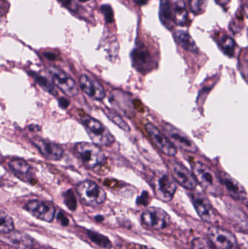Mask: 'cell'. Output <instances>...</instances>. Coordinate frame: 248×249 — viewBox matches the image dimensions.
<instances>
[{
	"label": "cell",
	"mask_w": 248,
	"mask_h": 249,
	"mask_svg": "<svg viewBox=\"0 0 248 249\" xmlns=\"http://www.w3.org/2000/svg\"><path fill=\"white\" fill-rule=\"evenodd\" d=\"M80 2H87V1H90V0H78Z\"/></svg>",
	"instance_id": "f35d334b"
},
{
	"label": "cell",
	"mask_w": 248,
	"mask_h": 249,
	"mask_svg": "<svg viewBox=\"0 0 248 249\" xmlns=\"http://www.w3.org/2000/svg\"><path fill=\"white\" fill-rule=\"evenodd\" d=\"M14 230L13 219L3 211L0 210V233L7 234Z\"/></svg>",
	"instance_id": "603a6c76"
},
{
	"label": "cell",
	"mask_w": 248,
	"mask_h": 249,
	"mask_svg": "<svg viewBox=\"0 0 248 249\" xmlns=\"http://www.w3.org/2000/svg\"><path fill=\"white\" fill-rule=\"evenodd\" d=\"M218 177L222 186L225 187L226 190L233 198L239 200H244L247 198L246 190L237 180L225 172H220Z\"/></svg>",
	"instance_id": "2e32d148"
},
{
	"label": "cell",
	"mask_w": 248,
	"mask_h": 249,
	"mask_svg": "<svg viewBox=\"0 0 248 249\" xmlns=\"http://www.w3.org/2000/svg\"><path fill=\"white\" fill-rule=\"evenodd\" d=\"M191 249H216L209 239L196 238L191 242Z\"/></svg>",
	"instance_id": "83f0119b"
},
{
	"label": "cell",
	"mask_w": 248,
	"mask_h": 249,
	"mask_svg": "<svg viewBox=\"0 0 248 249\" xmlns=\"http://www.w3.org/2000/svg\"><path fill=\"white\" fill-rule=\"evenodd\" d=\"M58 222H61V225H64V226H66V225H68V220L64 214H63L62 213H58Z\"/></svg>",
	"instance_id": "1f68e13d"
},
{
	"label": "cell",
	"mask_w": 248,
	"mask_h": 249,
	"mask_svg": "<svg viewBox=\"0 0 248 249\" xmlns=\"http://www.w3.org/2000/svg\"><path fill=\"white\" fill-rule=\"evenodd\" d=\"M208 3V0H190L189 7L194 14L199 15L205 11Z\"/></svg>",
	"instance_id": "f1b7e54d"
},
{
	"label": "cell",
	"mask_w": 248,
	"mask_h": 249,
	"mask_svg": "<svg viewBox=\"0 0 248 249\" xmlns=\"http://www.w3.org/2000/svg\"><path fill=\"white\" fill-rule=\"evenodd\" d=\"M169 1H170V3H175V2H177V1H182V0H169Z\"/></svg>",
	"instance_id": "74e56055"
},
{
	"label": "cell",
	"mask_w": 248,
	"mask_h": 249,
	"mask_svg": "<svg viewBox=\"0 0 248 249\" xmlns=\"http://www.w3.org/2000/svg\"><path fill=\"white\" fill-rule=\"evenodd\" d=\"M175 40L182 48L189 52L196 53L198 51L196 42L187 32L183 30L176 31L173 34Z\"/></svg>",
	"instance_id": "ffe728a7"
},
{
	"label": "cell",
	"mask_w": 248,
	"mask_h": 249,
	"mask_svg": "<svg viewBox=\"0 0 248 249\" xmlns=\"http://www.w3.org/2000/svg\"><path fill=\"white\" fill-rule=\"evenodd\" d=\"M77 193L81 201L86 206L96 207L104 203L106 192L92 181H84L77 186Z\"/></svg>",
	"instance_id": "277c9868"
},
{
	"label": "cell",
	"mask_w": 248,
	"mask_h": 249,
	"mask_svg": "<svg viewBox=\"0 0 248 249\" xmlns=\"http://www.w3.org/2000/svg\"><path fill=\"white\" fill-rule=\"evenodd\" d=\"M141 220L144 227L154 231L166 229L171 222L168 213L158 207H149L145 209L141 213Z\"/></svg>",
	"instance_id": "5b68a950"
},
{
	"label": "cell",
	"mask_w": 248,
	"mask_h": 249,
	"mask_svg": "<svg viewBox=\"0 0 248 249\" xmlns=\"http://www.w3.org/2000/svg\"><path fill=\"white\" fill-rule=\"evenodd\" d=\"M80 86L84 93L95 100L101 101L106 97V91L101 84L86 74L80 77Z\"/></svg>",
	"instance_id": "9a60e30c"
},
{
	"label": "cell",
	"mask_w": 248,
	"mask_h": 249,
	"mask_svg": "<svg viewBox=\"0 0 248 249\" xmlns=\"http://www.w3.org/2000/svg\"><path fill=\"white\" fill-rule=\"evenodd\" d=\"M154 184V192L160 200L164 202L172 200L177 190V184L173 177L167 174H161L156 178Z\"/></svg>",
	"instance_id": "8fae6325"
},
{
	"label": "cell",
	"mask_w": 248,
	"mask_h": 249,
	"mask_svg": "<svg viewBox=\"0 0 248 249\" xmlns=\"http://www.w3.org/2000/svg\"><path fill=\"white\" fill-rule=\"evenodd\" d=\"M162 128L164 134L175 146H178L183 150L192 153H196L198 151V146L182 130L169 123L164 122L162 124Z\"/></svg>",
	"instance_id": "8992f818"
},
{
	"label": "cell",
	"mask_w": 248,
	"mask_h": 249,
	"mask_svg": "<svg viewBox=\"0 0 248 249\" xmlns=\"http://www.w3.org/2000/svg\"><path fill=\"white\" fill-rule=\"evenodd\" d=\"M74 151L83 164L90 169L103 165L106 160V157L103 151L93 143H77L74 146Z\"/></svg>",
	"instance_id": "3957f363"
},
{
	"label": "cell",
	"mask_w": 248,
	"mask_h": 249,
	"mask_svg": "<svg viewBox=\"0 0 248 249\" xmlns=\"http://www.w3.org/2000/svg\"><path fill=\"white\" fill-rule=\"evenodd\" d=\"M147 1H148V0H135V2L140 4V5H144V4H147Z\"/></svg>",
	"instance_id": "d590c367"
},
{
	"label": "cell",
	"mask_w": 248,
	"mask_h": 249,
	"mask_svg": "<svg viewBox=\"0 0 248 249\" xmlns=\"http://www.w3.org/2000/svg\"><path fill=\"white\" fill-rule=\"evenodd\" d=\"M208 239L218 249H239L234 234L218 227H211L208 231Z\"/></svg>",
	"instance_id": "52a82bcc"
},
{
	"label": "cell",
	"mask_w": 248,
	"mask_h": 249,
	"mask_svg": "<svg viewBox=\"0 0 248 249\" xmlns=\"http://www.w3.org/2000/svg\"><path fill=\"white\" fill-rule=\"evenodd\" d=\"M220 45L224 52L230 56H233L235 51L236 44L234 39L227 35H224L220 39Z\"/></svg>",
	"instance_id": "cb8c5ba5"
},
{
	"label": "cell",
	"mask_w": 248,
	"mask_h": 249,
	"mask_svg": "<svg viewBox=\"0 0 248 249\" xmlns=\"http://www.w3.org/2000/svg\"><path fill=\"white\" fill-rule=\"evenodd\" d=\"M48 71L55 86L64 94L70 97H74L78 94V87L75 81L65 71L55 67H50Z\"/></svg>",
	"instance_id": "ba28073f"
},
{
	"label": "cell",
	"mask_w": 248,
	"mask_h": 249,
	"mask_svg": "<svg viewBox=\"0 0 248 249\" xmlns=\"http://www.w3.org/2000/svg\"><path fill=\"white\" fill-rule=\"evenodd\" d=\"M169 167L171 170L173 178L176 182L186 190H195L198 186V181L193 173L189 171L183 164L176 160H170Z\"/></svg>",
	"instance_id": "9c48e42d"
},
{
	"label": "cell",
	"mask_w": 248,
	"mask_h": 249,
	"mask_svg": "<svg viewBox=\"0 0 248 249\" xmlns=\"http://www.w3.org/2000/svg\"><path fill=\"white\" fill-rule=\"evenodd\" d=\"M87 235H88L90 239L97 245L105 249H111V247H112V243L106 237L94 232H88Z\"/></svg>",
	"instance_id": "4316f807"
},
{
	"label": "cell",
	"mask_w": 248,
	"mask_h": 249,
	"mask_svg": "<svg viewBox=\"0 0 248 249\" xmlns=\"http://www.w3.org/2000/svg\"><path fill=\"white\" fill-rule=\"evenodd\" d=\"M45 55L48 59L51 60V61H53V60L56 59L57 58L55 54L52 53H47L45 54Z\"/></svg>",
	"instance_id": "836d02e7"
},
{
	"label": "cell",
	"mask_w": 248,
	"mask_h": 249,
	"mask_svg": "<svg viewBox=\"0 0 248 249\" xmlns=\"http://www.w3.org/2000/svg\"><path fill=\"white\" fill-rule=\"evenodd\" d=\"M81 120L94 144L109 146L115 142V136L104 124L90 115H84L82 116Z\"/></svg>",
	"instance_id": "7a4b0ae2"
},
{
	"label": "cell",
	"mask_w": 248,
	"mask_h": 249,
	"mask_svg": "<svg viewBox=\"0 0 248 249\" xmlns=\"http://www.w3.org/2000/svg\"><path fill=\"white\" fill-rule=\"evenodd\" d=\"M106 112L105 114L107 115L108 118L112 121V122L116 124V125L120 127L122 130H125V131H129V130H131L129 125L121 118L119 114L116 113V112H115V111L111 109H106V112Z\"/></svg>",
	"instance_id": "d4e9b609"
},
{
	"label": "cell",
	"mask_w": 248,
	"mask_h": 249,
	"mask_svg": "<svg viewBox=\"0 0 248 249\" xmlns=\"http://www.w3.org/2000/svg\"><path fill=\"white\" fill-rule=\"evenodd\" d=\"M173 4L174 5H172V7H173V18L175 24L182 26H184L188 18V12L184 1L182 0Z\"/></svg>",
	"instance_id": "7402d4cb"
},
{
	"label": "cell",
	"mask_w": 248,
	"mask_h": 249,
	"mask_svg": "<svg viewBox=\"0 0 248 249\" xmlns=\"http://www.w3.org/2000/svg\"><path fill=\"white\" fill-rule=\"evenodd\" d=\"M9 168L21 181L29 184L34 182L33 171L26 161L20 159L13 160L9 162Z\"/></svg>",
	"instance_id": "ac0fdd59"
},
{
	"label": "cell",
	"mask_w": 248,
	"mask_h": 249,
	"mask_svg": "<svg viewBox=\"0 0 248 249\" xmlns=\"http://www.w3.org/2000/svg\"><path fill=\"white\" fill-rule=\"evenodd\" d=\"M26 210L36 219L44 222H51L55 217V208L42 200H31L26 205Z\"/></svg>",
	"instance_id": "4fadbf2b"
},
{
	"label": "cell",
	"mask_w": 248,
	"mask_h": 249,
	"mask_svg": "<svg viewBox=\"0 0 248 249\" xmlns=\"http://www.w3.org/2000/svg\"><path fill=\"white\" fill-rule=\"evenodd\" d=\"M32 77L34 79L35 81L37 83V84L39 85L40 87H42L44 90L48 91V93H50V94L55 95L57 94L56 90H55V88L54 86L47 80L45 77H42V76L39 75V74H36V73H31Z\"/></svg>",
	"instance_id": "484cf974"
},
{
	"label": "cell",
	"mask_w": 248,
	"mask_h": 249,
	"mask_svg": "<svg viewBox=\"0 0 248 249\" xmlns=\"http://www.w3.org/2000/svg\"><path fill=\"white\" fill-rule=\"evenodd\" d=\"M190 197L200 219L209 223L215 222L217 218L216 212L208 197L201 193H191Z\"/></svg>",
	"instance_id": "30bf717a"
},
{
	"label": "cell",
	"mask_w": 248,
	"mask_h": 249,
	"mask_svg": "<svg viewBox=\"0 0 248 249\" xmlns=\"http://www.w3.org/2000/svg\"><path fill=\"white\" fill-rule=\"evenodd\" d=\"M192 173L198 183L211 196H220L223 194V186L218 178L209 167L201 162H195L192 165Z\"/></svg>",
	"instance_id": "6da1fadb"
},
{
	"label": "cell",
	"mask_w": 248,
	"mask_h": 249,
	"mask_svg": "<svg viewBox=\"0 0 248 249\" xmlns=\"http://www.w3.org/2000/svg\"><path fill=\"white\" fill-rule=\"evenodd\" d=\"M100 10L101 13H103L105 17L106 23H111L114 21V13L113 10L110 5L108 4H103L100 7Z\"/></svg>",
	"instance_id": "4dcf8cb0"
},
{
	"label": "cell",
	"mask_w": 248,
	"mask_h": 249,
	"mask_svg": "<svg viewBox=\"0 0 248 249\" xmlns=\"http://www.w3.org/2000/svg\"><path fill=\"white\" fill-rule=\"evenodd\" d=\"M6 238L10 245L17 249H32L34 247L33 239L23 232L12 231L7 234Z\"/></svg>",
	"instance_id": "d6986e66"
},
{
	"label": "cell",
	"mask_w": 248,
	"mask_h": 249,
	"mask_svg": "<svg viewBox=\"0 0 248 249\" xmlns=\"http://www.w3.org/2000/svg\"><path fill=\"white\" fill-rule=\"evenodd\" d=\"M139 249H155L151 248V247H145V246H144V247H140Z\"/></svg>",
	"instance_id": "8d00e7d4"
},
{
	"label": "cell",
	"mask_w": 248,
	"mask_h": 249,
	"mask_svg": "<svg viewBox=\"0 0 248 249\" xmlns=\"http://www.w3.org/2000/svg\"><path fill=\"white\" fill-rule=\"evenodd\" d=\"M215 1L218 5L226 6L230 2L231 0H215Z\"/></svg>",
	"instance_id": "e575fe53"
},
{
	"label": "cell",
	"mask_w": 248,
	"mask_h": 249,
	"mask_svg": "<svg viewBox=\"0 0 248 249\" xmlns=\"http://www.w3.org/2000/svg\"><path fill=\"white\" fill-rule=\"evenodd\" d=\"M146 130L154 144L165 155L170 157L175 156L176 155L177 149L176 146L155 125L151 124H147L146 125Z\"/></svg>",
	"instance_id": "7c38bea8"
},
{
	"label": "cell",
	"mask_w": 248,
	"mask_h": 249,
	"mask_svg": "<svg viewBox=\"0 0 248 249\" xmlns=\"http://www.w3.org/2000/svg\"><path fill=\"white\" fill-rule=\"evenodd\" d=\"M0 249H1V247H0Z\"/></svg>",
	"instance_id": "ab89813d"
},
{
	"label": "cell",
	"mask_w": 248,
	"mask_h": 249,
	"mask_svg": "<svg viewBox=\"0 0 248 249\" xmlns=\"http://www.w3.org/2000/svg\"><path fill=\"white\" fill-rule=\"evenodd\" d=\"M64 202L68 209L74 210L77 207V200L72 190H68L64 196Z\"/></svg>",
	"instance_id": "f546056e"
},
{
	"label": "cell",
	"mask_w": 248,
	"mask_h": 249,
	"mask_svg": "<svg viewBox=\"0 0 248 249\" xmlns=\"http://www.w3.org/2000/svg\"><path fill=\"white\" fill-rule=\"evenodd\" d=\"M32 142L39 152L50 160H58L64 155L62 148L53 142L42 139H34Z\"/></svg>",
	"instance_id": "e0dca14e"
},
{
	"label": "cell",
	"mask_w": 248,
	"mask_h": 249,
	"mask_svg": "<svg viewBox=\"0 0 248 249\" xmlns=\"http://www.w3.org/2000/svg\"><path fill=\"white\" fill-rule=\"evenodd\" d=\"M132 65L137 71L149 72L153 68V61L149 50L144 45L136 47L131 53Z\"/></svg>",
	"instance_id": "5bb4252c"
},
{
	"label": "cell",
	"mask_w": 248,
	"mask_h": 249,
	"mask_svg": "<svg viewBox=\"0 0 248 249\" xmlns=\"http://www.w3.org/2000/svg\"><path fill=\"white\" fill-rule=\"evenodd\" d=\"M160 18L167 29H172L176 25L173 21L172 3L169 0H160Z\"/></svg>",
	"instance_id": "44dd1931"
},
{
	"label": "cell",
	"mask_w": 248,
	"mask_h": 249,
	"mask_svg": "<svg viewBox=\"0 0 248 249\" xmlns=\"http://www.w3.org/2000/svg\"><path fill=\"white\" fill-rule=\"evenodd\" d=\"M69 101H68V99H65V98H61V99H59V105L61 108L66 109V108L69 106Z\"/></svg>",
	"instance_id": "d6a6232c"
}]
</instances>
